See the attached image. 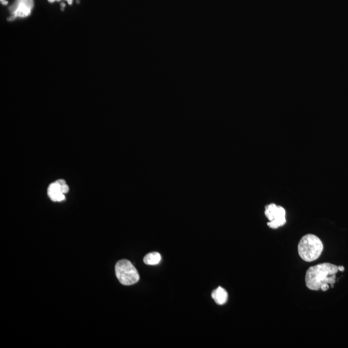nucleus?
Wrapping results in <instances>:
<instances>
[{"instance_id":"nucleus-7","label":"nucleus","mask_w":348,"mask_h":348,"mask_svg":"<svg viewBox=\"0 0 348 348\" xmlns=\"http://www.w3.org/2000/svg\"><path fill=\"white\" fill-rule=\"evenodd\" d=\"M161 260V256L158 252H151L146 255L143 261L147 265H157Z\"/></svg>"},{"instance_id":"nucleus-14","label":"nucleus","mask_w":348,"mask_h":348,"mask_svg":"<svg viewBox=\"0 0 348 348\" xmlns=\"http://www.w3.org/2000/svg\"><path fill=\"white\" fill-rule=\"evenodd\" d=\"M2 1H3V0H1V2H2Z\"/></svg>"},{"instance_id":"nucleus-8","label":"nucleus","mask_w":348,"mask_h":348,"mask_svg":"<svg viewBox=\"0 0 348 348\" xmlns=\"http://www.w3.org/2000/svg\"><path fill=\"white\" fill-rule=\"evenodd\" d=\"M330 288V284H324L321 286L320 287V289L323 292H326L327 290Z\"/></svg>"},{"instance_id":"nucleus-13","label":"nucleus","mask_w":348,"mask_h":348,"mask_svg":"<svg viewBox=\"0 0 348 348\" xmlns=\"http://www.w3.org/2000/svg\"><path fill=\"white\" fill-rule=\"evenodd\" d=\"M48 1H49V2H50V3H53V2H54L55 1H56V0H48Z\"/></svg>"},{"instance_id":"nucleus-5","label":"nucleus","mask_w":348,"mask_h":348,"mask_svg":"<svg viewBox=\"0 0 348 348\" xmlns=\"http://www.w3.org/2000/svg\"><path fill=\"white\" fill-rule=\"evenodd\" d=\"M34 7V0H16L14 4L9 7L12 14L10 18H25L29 16Z\"/></svg>"},{"instance_id":"nucleus-10","label":"nucleus","mask_w":348,"mask_h":348,"mask_svg":"<svg viewBox=\"0 0 348 348\" xmlns=\"http://www.w3.org/2000/svg\"><path fill=\"white\" fill-rule=\"evenodd\" d=\"M344 270H345V268H344V266H339V271L343 272V271H344Z\"/></svg>"},{"instance_id":"nucleus-6","label":"nucleus","mask_w":348,"mask_h":348,"mask_svg":"<svg viewBox=\"0 0 348 348\" xmlns=\"http://www.w3.org/2000/svg\"><path fill=\"white\" fill-rule=\"evenodd\" d=\"M212 297L217 304L223 305L227 302L228 293L224 288L219 286L212 292Z\"/></svg>"},{"instance_id":"nucleus-1","label":"nucleus","mask_w":348,"mask_h":348,"mask_svg":"<svg viewBox=\"0 0 348 348\" xmlns=\"http://www.w3.org/2000/svg\"><path fill=\"white\" fill-rule=\"evenodd\" d=\"M339 272V266L331 263H322L308 268L305 276L306 285L308 288L319 291L324 284H328L333 287L336 281V274Z\"/></svg>"},{"instance_id":"nucleus-4","label":"nucleus","mask_w":348,"mask_h":348,"mask_svg":"<svg viewBox=\"0 0 348 348\" xmlns=\"http://www.w3.org/2000/svg\"><path fill=\"white\" fill-rule=\"evenodd\" d=\"M265 215L270 222L268 226L273 229H277L284 226L286 223V211L284 208L275 204H270L265 207Z\"/></svg>"},{"instance_id":"nucleus-9","label":"nucleus","mask_w":348,"mask_h":348,"mask_svg":"<svg viewBox=\"0 0 348 348\" xmlns=\"http://www.w3.org/2000/svg\"><path fill=\"white\" fill-rule=\"evenodd\" d=\"M56 1H57V2H60V0H56ZM66 1H67L69 5H72V2H73V0H66Z\"/></svg>"},{"instance_id":"nucleus-12","label":"nucleus","mask_w":348,"mask_h":348,"mask_svg":"<svg viewBox=\"0 0 348 348\" xmlns=\"http://www.w3.org/2000/svg\"><path fill=\"white\" fill-rule=\"evenodd\" d=\"M61 7H62V8H64V7H65V3H61Z\"/></svg>"},{"instance_id":"nucleus-11","label":"nucleus","mask_w":348,"mask_h":348,"mask_svg":"<svg viewBox=\"0 0 348 348\" xmlns=\"http://www.w3.org/2000/svg\"><path fill=\"white\" fill-rule=\"evenodd\" d=\"M2 3L3 5H6L8 4V2L5 1V0H3V1L2 2Z\"/></svg>"},{"instance_id":"nucleus-3","label":"nucleus","mask_w":348,"mask_h":348,"mask_svg":"<svg viewBox=\"0 0 348 348\" xmlns=\"http://www.w3.org/2000/svg\"><path fill=\"white\" fill-rule=\"evenodd\" d=\"M115 275L119 282L124 286H130L139 280V275L133 264L126 259L119 261L115 266Z\"/></svg>"},{"instance_id":"nucleus-2","label":"nucleus","mask_w":348,"mask_h":348,"mask_svg":"<svg viewBox=\"0 0 348 348\" xmlns=\"http://www.w3.org/2000/svg\"><path fill=\"white\" fill-rule=\"evenodd\" d=\"M321 240L316 235L307 234L302 237L298 245V252L300 258L306 262L317 260L323 251Z\"/></svg>"}]
</instances>
